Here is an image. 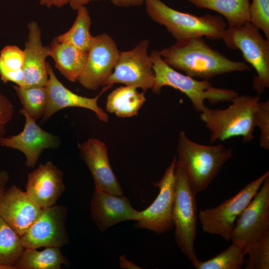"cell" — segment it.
<instances>
[{
  "label": "cell",
  "instance_id": "d6a6232c",
  "mask_svg": "<svg viewBox=\"0 0 269 269\" xmlns=\"http://www.w3.org/2000/svg\"><path fill=\"white\" fill-rule=\"evenodd\" d=\"M14 107L11 101L0 92V138L4 136L6 126L12 119Z\"/></svg>",
  "mask_w": 269,
  "mask_h": 269
},
{
  "label": "cell",
  "instance_id": "6da1fadb",
  "mask_svg": "<svg viewBox=\"0 0 269 269\" xmlns=\"http://www.w3.org/2000/svg\"><path fill=\"white\" fill-rule=\"evenodd\" d=\"M202 37L176 41L158 50L164 61L193 78L208 80L234 72L249 71L244 61H234L208 45Z\"/></svg>",
  "mask_w": 269,
  "mask_h": 269
},
{
  "label": "cell",
  "instance_id": "9c48e42d",
  "mask_svg": "<svg viewBox=\"0 0 269 269\" xmlns=\"http://www.w3.org/2000/svg\"><path fill=\"white\" fill-rule=\"evenodd\" d=\"M149 41L145 39L133 49L120 51V56L106 85L123 84L140 88L143 92L151 89L154 72L151 58L147 53Z\"/></svg>",
  "mask_w": 269,
  "mask_h": 269
},
{
  "label": "cell",
  "instance_id": "7402d4cb",
  "mask_svg": "<svg viewBox=\"0 0 269 269\" xmlns=\"http://www.w3.org/2000/svg\"><path fill=\"white\" fill-rule=\"evenodd\" d=\"M137 89L126 85L116 88L107 97L106 111L122 118L137 115L146 98L144 92H139Z\"/></svg>",
  "mask_w": 269,
  "mask_h": 269
},
{
  "label": "cell",
  "instance_id": "ba28073f",
  "mask_svg": "<svg viewBox=\"0 0 269 269\" xmlns=\"http://www.w3.org/2000/svg\"><path fill=\"white\" fill-rule=\"evenodd\" d=\"M268 176L269 170L217 206L200 210L198 218L203 232L221 236L227 241H231L235 221L255 196Z\"/></svg>",
  "mask_w": 269,
  "mask_h": 269
},
{
  "label": "cell",
  "instance_id": "e575fe53",
  "mask_svg": "<svg viewBox=\"0 0 269 269\" xmlns=\"http://www.w3.org/2000/svg\"><path fill=\"white\" fill-rule=\"evenodd\" d=\"M145 0H110L115 6L127 7L139 6L144 3Z\"/></svg>",
  "mask_w": 269,
  "mask_h": 269
},
{
  "label": "cell",
  "instance_id": "5b68a950",
  "mask_svg": "<svg viewBox=\"0 0 269 269\" xmlns=\"http://www.w3.org/2000/svg\"><path fill=\"white\" fill-rule=\"evenodd\" d=\"M145 9L155 22L165 27L176 41L195 37L222 39L227 23L221 16H197L173 9L161 0H145Z\"/></svg>",
  "mask_w": 269,
  "mask_h": 269
},
{
  "label": "cell",
  "instance_id": "603a6c76",
  "mask_svg": "<svg viewBox=\"0 0 269 269\" xmlns=\"http://www.w3.org/2000/svg\"><path fill=\"white\" fill-rule=\"evenodd\" d=\"M199 8L215 11L227 20L229 27H237L250 21L249 0H187Z\"/></svg>",
  "mask_w": 269,
  "mask_h": 269
},
{
  "label": "cell",
  "instance_id": "1f68e13d",
  "mask_svg": "<svg viewBox=\"0 0 269 269\" xmlns=\"http://www.w3.org/2000/svg\"><path fill=\"white\" fill-rule=\"evenodd\" d=\"M0 60L2 65L10 70L22 69L24 63V52L15 45H7L0 52Z\"/></svg>",
  "mask_w": 269,
  "mask_h": 269
},
{
  "label": "cell",
  "instance_id": "ffe728a7",
  "mask_svg": "<svg viewBox=\"0 0 269 269\" xmlns=\"http://www.w3.org/2000/svg\"><path fill=\"white\" fill-rule=\"evenodd\" d=\"M28 39L25 43L24 63V87L46 86L49 77L46 58L50 56V46H44L41 40V30L36 21L27 24Z\"/></svg>",
  "mask_w": 269,
  "mask_h": 269
},
{
  "label": "cell",
  "instance_id": "9a60e30c",
  "mask_svg": "<svg viewBox=\"0 0 269 269\" xmlns=\"http://www.w3.org/2000/svg\"><path fill=\"white\" fill-rule=\"evenodd\" d=\"M49 77L46 85L48 102L42 122L49 120L53 115L64 108L78 107L93 111L101 121L107 123L109 120L107 113L98 104L100 97L113 85L104 86L101 92L94 98L84 97L69 90L58 80L50 64L46 62Z\"/></svg>",
  "mask_w": 269,
  "mask_h": 269
},
{
  "label": "cell",
  "instance_id": "8992f818",
  "mask_svg": "<svg viewBox=\"0 0 269 269\" xmlns=\"http://www.w3.org/2000/svg\"><path fill=\"white\" fill-rule=\"evenodd\" d=\"M196 195L183 163L177 158L172 210L175 239L179 248L193 265L198 259L194 247L198 220Z\"/></svg>",
  "mask_w": 269,
  "mask_h": 269
},
{
  "label": "cell",
  "instance_id": "83f0119b",
  "mask_svg": "<svg viewBox=\"0 0 269 269\" xmlns=\"http://www.w3.org/2000/svg\"><path fill=\"white\" fill-rule=\"evenodd\" d=\"M246 249L234 243L226 250L205 261L198 259L193 265L197 269H241L245 265Z\"/></svg>",
  "mask_w": 269,
  "mask_h": 269
},
{
  "label": "cell",
  "instance_id": "d6986e66",
  "mask_svg": "<svg viewBox=\"0 0 269 269\" xmlns=\"http://www.w3.org/2000/svg\"><path fill=\"white\" fill-rule=\"evenodd\" d=\"M42 208L25 191L12 185L0 199V216L20 237L39 216Z\"/></svg>",
  "mask_w": 269,
  "mask_h": 269
},
{
  "label": "cell",
  "instance_id": "8fae6325",
  "mask_svg": "<svg viewBox=\"0 0 269 269\" xmlns=\"http://www.w3.org/2000/svg\"><path fill=\"white\" fill-rule=\"evenodd\" d=\"M236 221L231 241L245 249L269 230V176Z\"/></svg>",
  "mask_w": 269,
  "mask_h": 269
},
{
  "label": "cell",
  "instance_id": "cb8c5ba5",
  "mask_svg": "<svg viewBox=\"0 0 269 269\" xmlns=\"http://www.w3.org/2000/svg\"><path fill=\"white\" fill-rule=\"evenodd\" d=\"M67 259L60 247H45L41 251L24 248L14 265L15 269H60L68 265Z\"/></svg>",
  "mask_w": 269,
  "mask_h": 269
},
{
  "label": "cell",
  "instance_id": "d4e9b609",
  "mask_svg": "<svg viewBox=\"0 0 269 269\" xmlns=\"http://www.w3.org/2000/svg\"><path fill=\"white\" fill-rule=\"evenodd\" d=\"M77 10L76 19L70 29L54 39L59 42L71 44L81 50L88 52L94 37L90 30L91 17L84 5Z\"/></svg>",
  "mask_w": 269,
  "mask_h": 269
},
{
  "label": "cell",
  "instance_id": "8d00e7d4",
  "mask_svg": "<svg viewBox=\"0 0 269 269\" xmlns=\"http://www.w3.org/2000/svg\"><path fill=\"white\" fill-rule=\"evenodd\" d=\"M120 266L122 269H141L135 265L133 262L128 260L125 255H122L120 257Z\"/></svg>",
  "mask_w": 269,
  "mask_h": 269
},
{
  "label": "cell",
  "instance_id": "4dcf8cb0",
  "mask_svg": "<svg viewBox=\"0 0 269 269\" xmlns=\"http://www.w3.org/2000/svg\"><path fill=\"white\" fill-rule=\"evenodd\" d=\"M254 125L260 130V145L269 149V100L260 101L254 114Z\"/></svg>",
  "mask_w": 269,
  "mask_h": 269
},
{
  "label": "cell",
  "instance_id": "3957f363",
  "mask_svg": "<svg viewBox=\"0 0 269 269\" xmlns=\"http://www.w3.org/2000/svg\"><path fill=\"white\" fill-rule=\"evenodd\" d=\"M176 151L196 194L207 188L233 157L232 148L224 144H200L191 140L183 131L179 133Z\"/></svg>",
  "mask_w": 269,
  "mask_h": 269
},
{
  "label": "cell",
  "instance_id": "4316f807",
  "mask_svg": "<svg viewBox=\"0 0 269 269\" xmlns=\"http://www.w3.org/2000/svg\"><path fill=\"white\" fill-rule=\"evenodd\" d=\"M22 105V109L34 121L44 116L48 102L46 86H13Z\"/></svg>",
  "mask_w": 269,
  "mask_h": 269
},
{
  "label": "cell",
  "instance_id": "30bf717a",
  "mask_svg": "<svg viewBox=\"0 0 269 269\" xmlns=\"http://www.w3.org/2000/svg\"><path fill=\"white\" fill-rule=\"evenodd\" d=\"M176 159V156H174L161 179L153 182L154 186L158 188L159 193L150 206L140 211L135 228L147 229L160 235L174 227L172 210Z\"/></svg>",
  "mask_w": 269,
  "mask_h": 269
},
{
  "label": "cell",
  "instance_id": "e0dca14e",
  "mask_svg": "<svg viewBox=\"0 0 269 269\" xmlns=\"http://www.w3.org/2000/svg\"><path fill=\"white\" fill-rule=\"evenodd\" d=\"M90 212L101 232L122 222L136 221L140 217V211L133 207L124 194L116 195L95 189L90 202Z\"/></svg>",
  "mask_w": 269,
  "mask_h": 269
},
{
  "label": "cell",
  "instance_id": "d590c367",
  "mask_svg": "<svg viewBox=\"0 0 269 269\" xmlns=\"http://www.w3.org/2000/svg\"><path fill=\"white\" fill-rule=\"evenodd\" d=\"M9 180V175L7 171L0 170V199L6 190V187Z\"/></svg>",
  "mask_w": 269,
  "mask_h": 269
},
{
  "label": "cell",
  "instance_id": "5bb4252c",
  "mask_svg": "<svg viewBox=\"0 0 269 269\" xmlns=\"http://www.w3.org/2000/svg\"><path fill=\"white\" fill-rule=\"evenodd\" d=\"M19 113L25 118L23 129L20 133L0 138V145L17 149L25 157V165L34 168L43 150L57 148L60 144L58 137L40 127L23 109Z\"/></svg>",
  "mask_w": 269,
  "mask_h": 269
},
{
  "label": "cell",
  "instance_id": "484cf974",
  "mask_svg": "<svg viewBox=\"0 0 269 269\" xmlns=\"http://www.w3.org/2000/svg\"><path fill=\"white\" fill-rule=\"evenodd\" d=\"M24 249L20 236L0 216V269H15Z\"/></svg>",
  "mask_w": 269,
  "mask_h": 269
},
{
  "label": "cell",
  "instance_id": "277c9868",
  "mask_svg": "<svg viewBox=\"0 0 269 269\" xmlns=\"http://www.w3.org/2000/svg\"><path fill=\"white\" fill-rule=\"evenodd\" d=\"M149 55L154 72L151 90L155 94H160L165 86L178 90L189 98L195 110L199 113L205 107V100L212 104L231 102L239 95L232 89L215 87L208 80H198L179 72L164 61L158 50H153Z\"/></svg>",
  "mask_w": 269,
  "mask_h": 269
},
{
  "label": "cell",
  "instance_id": "44dd1931",
  "mask_svg": "<svg viewBox=\"0 0 269 269\" xmlns=\"http://www.w3.org/2000/svg\"><path fill=\"white\" fill-rule=\"evenodd\" d=\"M50 46V56L54 60L55 67L69 81H77L85 67L88 52L54 38Z\"/></svg>",
  "mask_w": 269,
  "mask_h": 269
},
{
  "label": "cell",
  "instance_id": "f1b7e54d",
  "mask_svg": "<svg viewBox=\"0 0 269 269\" xmlns=\"http://www.w3.org/2000/svg\"><path fill=\"white\" fill-rule=\"evenodd\" d=\"M245 269H269V230L246 249Z\"/></svg>",
  "mask_w": 269,
  "mask_h": 269
},
{
  "label": "cell",
  "instance_id": "ac0fdd59",
  "mask_svg": "<svg viewBox=\"0 0 269 269\" xmlns=\"http://www.w3.org/2000/svg\"><path fill=\"white\" fill-rule=\"evenodd\" d=\"M65 188L63 172L47 161L28 174L25 191L36 204L44 208L56 205Z\"/></svg>",
  "mask_w": 269,
  "mask_h": 269
},
{
  "label": "cell",
  "instance_id": "74e56055",
  "mask_svg": "<svg viewBox=\"0 0 269 269\" xmlns=\"http://www.w3.org/2000/svg\"><path fill=\"white\" fill-rule=\"evenodd\" d=\"M40 5H46L50 8L52 5L61 7L68 3V0H39Z\"/></svg>",
  "mask_w": 269,
  "mask_h": 269
},
{
  "label": "cell",
  "instance_id": "f546056e",
  "mask_svg": "<svg viewBox=\"0 0 269 269\" xmlns=\"http://www.w3.org/2000/svg\"><path fill=\"white\" fill-rule=\"evenodd\" d=\"M250 13V22L262 30L269 40V0H252Z\"/></svg>",
  "mask_w": 269,
  "mask_h": 269
},
{
  "label": "cell",
  "instance_id": "52a82bcc",
  "mask_svg": "<svg viewBox=\"0 0 269 269\" xmlns=\"http://www.w3.org/2000/svg\"><path fill=\"white\" fill-rule=\"evenodd\" d=\"M222 39L226 46L240 50L245 60L255 70L253 89L258 95L269 88V40L251 22L237 27L227 26Z\"/></svg>",
  "mask_w": 269,
  "mask_h": 269
},
{
  "label": "cell",
  "instance_id": "836d02e7",
  "mask_svg": "<svg viewBox=\"0 0 269 269\" xmlns=\"http://www.w3.org/2000/svg\"><path fill=\"white\" fill-rule=\"evenodd\" d=\"M0 77L4 83L11 82L20 87H24L23 70H10L6 69L0 60Z\"/></svg>",
  "mask_w": 269,
  "mask_h": 269
},
{
  "label": "cell",
  "instance_id": "7a4b0ae2",
  "mask_svg": "<svg viewBox=\"0 0 269 269\" xmlns=\"http://www.w3.org/2000/svg\"><path fill=\"white\" fill-rule=\"evenodd\" d=\"M260 96L238 95L226 108L214 109L205 106L200 118L210 133L209 143L240 136L247 143L254 138V114Z\"/></svg>",
  "mask_w": 269,
  "mask_h": 269
},
{
  "label": "cell",
  "instance_id": "2e32d148",
  "mask_svg": "<svg viewBox=\"0 0 269 269\" xmlns=\"http://www.w3.org/2000/svg\"><path fill=\"white\" fill-rule=\"evenodd\" d=\"M80 156L92 176L95 189L116 195H123L121 186L114 173L106 144L96 138L78 143Z\"/></svg>",
  "mask_w": 269,
  "mask_h": 269
},
{
  "label": "cell",
  "instance_id": "4fadbf2b",
  "mask_svg": "<svg viewBox=\"0 0 269 269\" xmlns=\"http://www.w3.org/2000/svg\"><path fill=\"white\" fill-rule=\"evenodd\" d=\"M120 54L115 41L108 34L103 33L94 36L85 67L77 81L89 90L96 91L104 86Z\"/></svg>",
  "mask_w": 269,
  "mask_h": 269
},
{
  "label": "cell",
  "instance_id": "f35d334b",
  "mask_svg": "<svg viewBox=\"0 0 269 269\" xmlns=\"http://www.w3.org/2000/svg\"><path fill=\"white\" fill-rule=\"evenodd\" d=\"M92 0H68V2L73 9L77 10L82 6L88 3Z\"/></svg>",
  "mask_w": 269,
  "mask_h": 269
},
{
  "label": "cell",
  "instance_id": "7c38bea8",
  "mask_svg": "<svg viewBox=\"0 0 269 269\" xmlns=\"http://www.w3.org/2000/svg\"><path fill=\"white\" fill-rule=\"evenodd\" d=\"M68 209L55 205L42 208L35 221L21 237L24 248L62 247L69 242L65 227Z\"/></svg>",
  "mask_w": 269,
  "mask_h": 269
}]
</instances>
